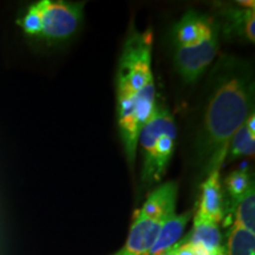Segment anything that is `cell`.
<instances>
[{"mask_svg": "<svg viewBox=\"0 0 255 255\" xmlns=\"http://www.w3.org/2000/svg\"><path fill=\"white\" fill-rule=\"evenodd\" d=\"M254 102L251 64L234 57L220 59L210 75L195 143L196 165L205 177L221 169L233 135L254 114Z\"/></svg>", "mask_w": 255, "mask_h": 255, "instance_id": "1", "label": "cell"}, {"mask_svg": "<svg viewBox=\"0 0 255 255\" xmlns=\"http://www.w3.org/2000/svg\"><path fill=\"white\" fill-rule=\"evenodd\" d=\"M116 84L117 114L136 115L144 126L156 105L150 30H133L128 34L119 60Z\"/></svg>", "mask_w": 255, "mask_h": 255, "instance_id": "2", "label": "cell"}, {"mask_svg": "<svg viewBox=\"0 0 255 255\" xmlns=\"http://www.w3.org/2000/svg\"><path fill=\"white\" fill-rule=\"evenodd\" d=\"M41 17L40 37L47 40H65L81 27L84 2L40 0L36 2Z\"/></svg>", "mask_w": 255, "mask_h": 255, "instance_id": "3", "label": "cell"}, {"mask_svg": "<svg viewBox=\"0 0 255 255\" xmlns=\"http://www.w3.org/2000/svg\"><path fill=\"white\" fill-rule=\"evenodd\" d=\"M219 46V28L194 45L175 46V66L184 83L195 84L205 75L216 58Z\"/></svg>", "mask_w": 255, "mask_h": 255, "instance_id": "4", "label": "cell"}, {"mask_svg": "<svg viewBox=\"0 0 255 255\" xmlns=\"http://www.w3.org/2000/svg\"><path fill=\"white\" fill-rule=\"evenodd\" d=\"M169 115H170V111L167 108L156 103L154 111L139 131L138 144L141 146L143 159L141 181L144 188H149L152 184H155V162L157 141L163 124Z\"/></svg>", "mask_w": 255, "mask_h": 255, "instance_id": "5", "label": "cell"}, {"mask_svg": "<svg viewBox=\"0 0 255 255\" xmlns=\"http://www.w3.org/2000/svg\"><path fill=\"white\" fill-rule=\"evenodd\" d=\"M170 218V216H169ZM167 219L146 216L137 212L127 241L113 255H149L162 223Z\"/></svg>", "mask_w": 255, "mask_h": 255, "instance_id": "6", "label": "cell"}, {"mask_svg": "<svg viewBox=\"0 0 255 255\" xmlns=\"http://www.w3.org/2000/svg\"><path fill=\"white\" fill-rule=\"evenodd\" d=\"M219 28L214 19L196 11H189L181 17L174 26V45L189 46Z\"/></svg>", "mask_w": 255, "mask_h": 255, "instance_id": "7", "label": "cell"}, {"mask_svg": "<svg viewBox=\"0 0 255 255\" xmlns=\"http://www.w3.org/2000/svg\"><path fill=\"white\" fill-rule=\"evenodd\" d=\"M196 218L219 223L223 218V195L220 170L207 175L201 186V197L195 215Z\"/></svg>", "mask_w": 255, "mask_h": 255, "instance_id": "8", "label": "cell"}, {"mask_svg": "<svg viewBox=\"0 0 255 255\" xmlns=\"http://www.w3.org/2000/svg\"><path fill=\"white\" fill-rule=\"evenodd\" d=\"M191 216L193 212H186L180 215L174 214L165 220L159 228L149 255H159L178 244Z\"/></svg>", "mask_w": 255, "mask_h": 255, "instance_id": "9", "label": "cell"}, {"mask_svg": "<svg viewBox=\"0 0 255 255\" xmlns=\"http://www.w3.org/2000/svg\"><path fill=\"white\" fill-rule=\"evenodd\" d=\"M175 142H176V124H175L173 115L170 114L165 120L157 141L155 162V183H158L167 171L175 150Z\"/></svg>", "mask_w": 255, "mask_h": 255, "instance_id": "10", "label": "cell"}, {"mask_svg": "<svg viewBox=\"0 0 255 255\" xmlns=\"http://www.w3.org/2000/svg\"><path fill=\"white\" fill-rule=\"evenodd\" d=\"M225 32L248 43L255 41V8H231L225 13Z\"/></svg>", "mask_w": 255, "mask_h": 255, "instance_id": "11", "label": "cell"}, {"mask_svg": "<svg viewBox=\"0 0 255 255\" xmlns=\"http://www.w3.org/2000/svg\"><path fill=\"white\" fill-rule=\"evenodd\" d=\"M187 240L194 246L202 247L213 254H226L218 223L194 216L193 231Z\"/></svg>", "mask_w": 255, "mask_h": 255, "instance_id": "12", "label": "cell"}, {"mask_svg": "<svg viewBox=\"0 0 255 255\" xmlns=\"http://www.w3.org/2000/svg\"><path fill=\"white\" fill-rule=\"evenodd\" d=\"M255 151V115L252 114L246 122L237 130L229 142L226 162L253 156Z\"/></svg>", "mask_w": 255, "mask_h": 255, "instance_id": "13", "label": "cell"}, {"mask_svg": "<svg viewBox=\"0 0 255 255\" xmlns=\"http://www.w3.org/2000/svg\"><path fill=\"white\" fill-rule=\"evenodd\" d=\"M226 255H255V233L233 223Z\"/></svg>", "mask_w": 255, "mask_h": 255, "instance_id": "14", "label": "cell"}, {"mask_svg": "<svg viewBox=\"0 0 255 255\" xmlns=\"http://www.w3.org/2000/svg\"><path fill=\"white\" fill-rule=\"evenodd\" d=\"M235 225L255 233V189L251 184L235 206Z\"/></svg>", "mask_w": 255, "mask_h": 255, "instance_id": "15", "label": "cell"}, {"mask_svg": "<svg viewBox=\"0 0 255 255\" xmlns=\"http://www.w3.org/2000/svg\"><path fill=\"white\" fill-rule=\"evenodd\" d=\"M225 183L228 196L231 197L232 202L237 206V203L245 195L251 184H253V181H252L250 170L247 168H244L238 169L229 174Z\"/></svg>", "mask_w": 255, "mask_h": 255, "instance_id": "16", "label": "cell"}, {"mask_svg": "<svg viewBox=\"0 0 255 255\" xmlns=\"http://www.w3.org/2000/svg\"><path fill=\"white\" fill-rule=\"evenodd\" d=\"M19 25H20L23 31L26 34H28V36L40 37L41 17L36 2L28 6V8L26 9V12H25L23 18L19 21Z\"/></svg>", "mask_w": 255, "mask_h": 255, "instance_id": "17", "label": "cell"}, {"mask_svg": "<svg viewBox=\"0 0 255 255\" xmlns=\"http://www.w3.org/2000/svg\"><path fill=\"white\" fill-rule=\"evenodd\" d=\"M174 255H196L194 251L193 245L186 240L183 242H178L174 247Z\"/></svg>", "mask_w": 255, "mask_h": 255, "instance_id": "18", "label": "cell"}, {"mask_svg": "<svg viewBox=\"0 0 255 255\" xmlns=\"http://www.w3.org/2000/svg\"><path fill=\"white\" fill-rule=\"evenodd\" d=\"M174 247L175 246H173L171 248H169L168 251H165L164 253H162V254H159V255H174Z\"/></svg>", "mask_w": 255, "mask_h": 255, "instance_id": "19", "label": "cell"}]
</instances>
